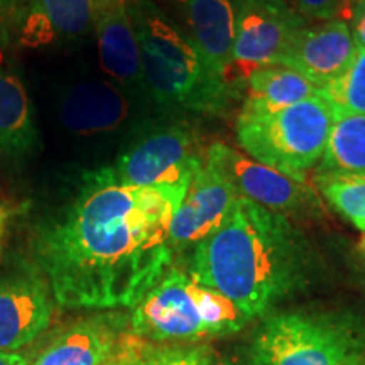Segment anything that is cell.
Wrapping results in <instances>:
<instances>
[{
	"label": "cell",
	"instance_id": "6da1fadb",
	"mask_svg": "<svg viewBox=\"0 0 365 365\" xmlns=\"http://www.w3.org/2000/svg\"><path fill=\"white\" fill-rule=\"evenodd\" d=\"M186 190L125 185L112 166L85 171L31 235L34 266L59 307L134 308L168 272Z\"/></svg>",
	"mask_w": 365,
	"mask_h": 365
},
{
	"label": "cell",
	"instance_id": "7a4b0ae2",
	"mask_svg": "<svg viewBox=\"0 0 365 365\" xmlns=\"http://www.w3.org/2000/svg\"><path fill=\"white\" fill-rule=\"evenodd\" d=\"M308 242L286 217L240 196L225 222L195 245L190 276L247 317H266L312 281Z\"/></svg>",
	"mask_w": 365,
	"mask_h": 365
},
{
	"label": "cell",
	"instance_id": "3957f363",
	"mask_svg": "<svg viewBox=\"0 0 365 365\" xmlns=\"http://www.w3.org/2000/svg\"><path fill=\"white\" fill-rule=\"evenodd\" d=\"M134 22L149 97L159 107L222 113L235 90L213 73L188 36L153 0H125Z\"/></svg>",
	"mask_w": 365,
	"mask_h": 365
},
{
	"label": "cell",
	"instance_id": "277c9868",
	"mask_svg": "<svg viewBox=\"0 0 365 365\" xmlns=\"http://www.w3.org/2000/svg\"><path fill=\"white\" fill-rule=\"evenodd\" d=\"M247 322V317L218 291L200 284L180 269H170L132 308L129 331L156 344L193 341L230 335Z\"/></svg>",
	"mask_w": 365,
	"mask_h": 365
},
{
	"label": "cell",
	"instance_id": "5b68a950",
	"mask_svg": "<svg viewBox=\"0 0 365 365\" xmlns=\"http://www.w3.org/2000/svg\"><path fill=\"white\" fill-rule=\"evenodd\" d=\"M335 113L322 95L276 112L242 108L237 139L254 161L271 166L298 181L322 161Z\"/></svg>",
	"mask_w": 365,
	"mask_h": 365
},
{
	"label": "cell",
	"instance_id": "8992f818",
	"mask_svg": "<svg viewBox=\"0 0 365 365\" xmlns=\"http://www.w3.org/2000/svg\"><path fill=\"white\" fill-rule=\"evenodd\" d=\"M249 354L255 365H365V341L339 314L282 312L264 319Z\"/></svg>",
	"mask_w": 365,
	"mask_h": 365
},
{
	"label": "cell",
	"instance_id": "52a82bcc",
	"mask_svg": "<svg viewBox=\"0 0 365 365\" xmlns=\"http://www.w3.org/2000/svg\"><path fill=\"white\" fill-rule=\"evenodd\" d=\"M235 38L223 80L235 91L255 70L281 65L307 21L284 0H235Z\"/></svg>",
	"mask_w": 365,
	"mask_h": 365
},
{
	"label": "cell",
	"instance_id": "ba28073f",
	"mask_svg": "<svg viewBox=\"0 0 365 365\" xmlns=\"http://www.w3.org/2000/svg\"><path fill=\"white\" fill-rule=\"evenodd\" d=\"M203 161L198 139L182 124L139 132L112 164L118 180L143 188H188Z\"/></svg>",
	"mask_w": 365,
	"mask_h": 365
},
{
	"label": "cell",
	"instance_id": "9c48e42d",
	"mask_svg": "<svg viewBox=\"0 0 365 365\" xmlns=\"http://www.w3.org/2000/svg\"><path fill=\"white\" fill-rule=\"evenodd\" d=\"M239 198L240 195L234 182L213 149L208 148L171 220V250L200 244L225 222Z\"/></svg>",
	"mask_w": 365,
	"mask_h": 365
},
{
	"label": "cell",
	"instance_id": "30bf717a",
	"mask_svg": "<svg viewBox=\"0 0 365 365\" xmlns=\"http://www.w3.org/2000/svg\"><path fill=\"white\" fill-rule=\"evenodd\" d=\"M53 299L34 262L0 269V354H14L38 339L51 322Z\"/></svg>",
	"mask_w": 365,
	"mask_h": 365
},
{
	"label": "cell",
	"instance_id": "8fae6325",
	"mask_svg": "<svg viewBox=\"0 0 365 365\" xmlns=\"http://www.w3.org/2000/svg\"><path fill=\"white\" fill-rule=\"evenodd\" d=\"M218 161L240 196L282 217H299L322 212L317 191L307 181H298L266 164L245 158L225 144H212Z\"/></svg>",
	"mask_w": 365,
	"mask_h": 365
},
{
	"label": "cell",
	"instance_id": "7c38bea8",
	"mask_svg": "<svg viewBox=\"0 0 365 365\" xmlns=\"http://www.w3.org/2000/svg\"><path fill=\"white\" fill-rule=\"evenodd\" d=\"M93 33L103 71L125 93H148L139 41L125 0H95Z\"/></svg>",
	"mask_w": 365,
	"mask_h": 365
},
{
	"label": "cell",
	"instance_id": "4fadbf2b",
	"mask_svg": "<svg viewBox=\"0 0 365 365\" xmlns=\"http://www.w3.org/2000/svg\"><path fill=\"white\" fill-rule=\"evenodd\" d=\"M357 49L346 22L328 21L312 27L304 26L279 66L301 73L318 88H323L350 66Z\"/></svg>",
	"mask_w": 365,
	"mask_h": 365
},
{
	"label": "cell",
	"instance_id": "5bb4252c",
	"mask_svg": "<svg viewBox=\"0 0 365 365\" xmlns=\"http://www.w3.org/2000/svg\"><path fill=\"white\" fill-rule=\"evenodd\" d=\"M127 331V314H93L63 331L33 365H105L120 350Z\"/></svg>",
	"mask_w": 365,
	"mask_h": 365
},
{
	"label": "cell",
	"instance_id": "9a60e30c",
	"mask_svg": "<svg viewBox=\"0 0 365 365\" xmlns=\"http://www.w3.org/2000/svg\"><path fill=\"white\" fill-rule=\"evenodd\" d=\"M130 115V100L120 86L107 81H85L63 97L59 117L76 135L108 134L120 129Z\"/></svg>",
	"mask_w": 365,
	"mask_h": 365
},
{
	"label": "cell",
	"instance_id": "2e32d148",
	"mask_svg": "<svg viewBox=\"0 0 365 365\" xmlns=\"http://www.w3.org/2000/svg\"><path fill=\"white\" fill-rule=\"evenodd\" d=\"M188 38L215 75H225L235 38V6L232 0H175Z\"/></svg>",
	"mask_w": 365,
	"mask_h": 365
},
{
	"label": "cell",
	"instance_id": "e0dca14e",
	"mask_svg": "<svg viewBox=\"0 0 365 365\" xmlns=\"http://www.w3.org/2000/svg\"><path fill=\"white\" fill-rule=\"evenodd\" d=\"M93 14L95 0H27L19 39L31 48L81 39L93 29Z\"/></svg>",
	"mask_w": 365,
	"mask_h": 365
},
{
	"label": "cell",
	"instance_id": "ac0fdd59",
	"mask_svg": "<svg viewBox=\"0 0 365 365\" xmlns=\"http://www.w3.org/2000/svg\"><path fill=\"white\" fill-rule=\"evenodd\" d=\"M38 144L33 105L22 81L0 70V156L21 158Z\"/></svg>",
	"mask_w": 365,
	"mask_h": 365
},
{
	"label": "cell",
	"instance_id": "d6986e66",
	"mask_svg": "<svg viewBox=\"0 0 365 365\" xmlns=\"http://www.w3.org/2000/svg\"><path fill=\"white\" fill-rule=\"evenodd\" d=\"M244 110L276 112L319 95V88L287 66H266L249 76Z\"/></svg>",
	"mask_w": 365,
	"mask_h": 365
},
{
	"label": "cell",
	"instance_id": "ffe728a7",
	"mask_svg": "<svg viewBox=\"0 0 365 365\" xmlns=\"http://www.w3.org/2000/svg\"><path fill=\"white\" fill-rule=\"evenodd\" d=\"M318 173H365V115L335 118Z\"/></svg>",
	"mask_w": 365,
	"mask_h": 365
},
{
	"label": "cell",
	"instance_id": "44dd1931",
	"mask_svg": "<svg viewBox=\"0 0 365 365\" xmlns=\"http://www.w3.org/2000/svg\"><path fill=\"white\" fill-rule=\"evenodd\" d=\"M317 182L331 207L364 230L365 173H318Z\"/></svg>",
	"mask_w": 365,
	"mask_h": 365
},
{
	"label": "cell",
	"instance_id": "7402d4cb",
	"mask_svg": "<svg viewBox=\"0 0 365 365\" xmlns=\"http://www.w3.org/2000/svg\"><path fill=\"white\" fill-rule=\"evenodd\" d=\"M319 90L331 105L335 118L365 115V49L359 48L350 66Z\"/></svg>",
	"mask_w": 365,
	"mask_h": 365
},
{
	"label": "cell",
	"instance_id": "603a6c76",
	"mask_svg": "<svg viewBox=\"0 0 365 365\" xmlns=\"http://www.w3.org/2000/svg\"><path fill=\"white\" fill-rule=\"evenodd\" d=\"M210 345H150L148 341L135 365H212Z\"/></svg>",
	"mask_w": 365,
	"mask_h": 365
},
{
	"label": "cell",
	"instance_id": "cb8c5ba5",
	"mask_svg": "<svg viewBox=\"0 0 365 365\" xmlns=\"http://www.w3.org/2000/svg\"><path fill=\"white\" fill-rule=\"evenodd\" d=\"M301 16L319 21L349 22L354 17V0H294Z\"/></svg>",
	"mask_w": 365,
	"mask_h": 365
},
{
	"label": "cell",
	"instance_id": "d4e9b609",
	"mask_svg": "<svg viewBox=\"0 0 365 365\" xmlns=\"http://www.w3.org/2000/svg\"><path fill=\"white\" fill-rule=\"evenodd\" d=\"M145 344H148V341L132 335L130 331H127L124 341H122L120 350L115 354V357H112L105 365H135L139 355L143 354Z\"/></svg>",
	"mask_w": 365,
	"mask_h": 365
},
{
	"label": "cell",
	"instance_id": "484cf974",
	"mask_svg": "<svg viewBox=\"0 0 365 365\" xmlns=\"http://www.w3.org/2000/svg\"><path fill=\"white\" fill-rule=\"evenodd\" d=\"M26 0H0V38L6 39L9 31L19 22Z\"/></svg>",
	"mask_w": 365,
	"mask_h": 365
},
{
	"label": "cell",
	"instance_id": "4316f807",
	"mask_svg": "<svg viewBox=\"0 0 365 365\" xmlns=\"http://www.w3.org/2000/svg\"><path fill=\"white\" fill-rule=\"evenodd\" d=\"M352 36L357 48L365 49V0H357L354 6Z\"/></svg>",
	"mask_w": 365,
	"mask_h": 365
},
{
	"label": "cell",
	"instance_id": "83f0119b",
	"mask_svg": "<svg viewBox=\"0 0 365 365\" xmlns=\"http://www.w3.org/2000/svg\"><path fill=\"white\" fill-rule=\"evenodd\" d=\"M212 365H255L250 359V354L237 355V354H215Z\"/></svg>",
	"mask_w": 365,
	"mask_h": 365
},
{
	"label": "cell",
	"instance_id": "f1b7e54d",
	"mask_svg": "<svg viewBox=\"0 0 365 365\" xmlns=\"http://www.w3.org/2000/svg\"><path fill=\"white\" fill-rule=\"evenodd\" d=\"M11 215H12V208L6 207V205H0V250H2L4 237H6L7 225H9V220H11Z\"/></svg>",
	"mask_w": 365,
	"mask_h": 365
},
{
	"label": "cell",
	"instance_id": "f546056e",
	"mask_svg": "<svg viewBox=\"0 0 365 365\" xmlns=\"http://www.w3.org/2000/svg\"><path fill=\"white\" fill-rule=\"evenodd\" d=\"M0 365H27V360L19 354H0Z\"/></svg>",
	"mask_w": 365,
	"mask_h": 365
},
{
	"label": "cell",
	"instance_id": "4dcf8cb0",
	"mask_svg": "<svg viewBox=\"0 0 365 365\" xmlns=\"http://www.w3.org/2000/svg\"><path fill=\"white\" fill-rule=\"evenodd\" d=\"M362 245H364V249H365V230H364V240H362Z\"/></svg>",
	"mask_w": 365,
	"mask_h": 365
},
{
	"label": "cell",
	"instance_id": "1f68e13d",
	"mask_svg": "<svg viewBox=\"0 0 365 365\" xmlns=\"http://www.w3.org/2000/svg\"><path fill=\"white\" fill-rule=\"evenodd\" d=\"M354 2H357V0H354Z\"/></svg>",
	"mask_w": 365,
	"mask_h": 365
},
{
	"label": "cell",
	"instance_id": "d6a6232c",
	"mask_svg": "<svg viewBox=\"0 0 365 365\" xmlns=\"http://www.w3.org/2000/svg\"><path fill=\"white\" fill-rule=\"evenodd\" d=\"M364 230H365V228H364ZM364 230H362V232H364Z\"/></svg>",
	"mask_w": 365,
	"mask_h": 365
}]
</instances>
